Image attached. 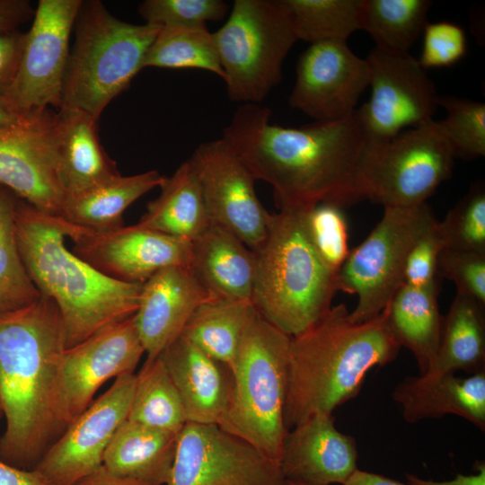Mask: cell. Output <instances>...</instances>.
<instances>
[{
  "label": "cell",
  "mask_w": 485,
  "mask_h": 485,
  "mask_svg": "<svg viewBox=\"0 0 485 485\" xmlns=\"http://www.w3.org/2000/svg\"><path fill=\"white\" fill-rule=\"evenodd\" d=\"M271 110L241 104L223 138L256 181L273 189L279 209L341 208L366 199L363 163L369 137L357 110L335 121L300 127L270 122Z\"/></svg>",
  "instance_id": "6da1fadb"
},
{
  "label": "cell",
  "mask_w": 485,
  "mask_h": 485,
  "mask_svg": "<svg viewBox=\"0 0 485 485\" xmlns=\"http://www.w3.org/2000/svg\"><path fill=\"white\" fill-rule=\"evenodd\" d=\"M66 348L53 299L0 313V402L6 428L0 460L32 470L61 435L57 417L60 364Z\"/></svg>",
  "instance_id": "7a4b0ae2"
},
{
  "label": "cell",
  "mask_w": 485,
  "mask_h": 485,
  "mask_svg": "<svg viewBox=\"0 0 485 485\" xmlns=\"http://www.w3.org/2000/svg\"><path fill=\"white\" fill-rule=\"evenodd\" d=\"M344 304L290 338L284 423L287 430L316 413L332 414L359 392L367 372L393 361L401 348L386 308L352 322Z\"/></svg>",
  "instance_id": "3957f363"
},
{
  "label": "cell",
  "mask_w": 485,
  "mask_h": 485,
  "mask_svg": "<svg viewBox=\"0 0 485 485\" xmlns=\"http://www.w3.org/2000/svg\"><path fill=\"white\" fill-rule=\"evenodd\" d=\"M72 225L18 201L16 241L25 270L40 295L61 313L66 348L134 315L143 284L112 279L65 245Z\"/></svg>",
  "instance_id": "277c9868"
},
{
  "label": "cell",
  "mask_w": 485,
  "mask_h": 485,
  "mask_svg": "<svg viewBox=\"0 0 485 485\" xmlns=\"http://www.w3.org/2000/svg\"><path fill=\"white\" fill-rule=\"evenodd\" d=\"M308 210L270 214L267 235L254 251L251 302L263 319L290 337L322 318L341 292L339 273L323 262L310 239Z\"/></svg>",
  "instance_id": "5b68a950"
},
{
  "label": "cell",
  "mask_w": 485,
  "mask_h": 485,
  "mask_svg": "<svg viewBox=\"0 0 485 485\" xmlns=\"http://www.w3.org/2000/svg\"><path fill=\"white\" fill-rule=\"evenodd\" d=\"M59 110H82L99 119L106 106L142 69L161 27L113 16L101 1H83L75 22Z\"/></svg>",
  "instance_id": "8992f818"
},
{
  "label": "cell",
  "mask_w": 485,
  "mask_h": 485,
  "mask_svg": "<svg viewBox=\"0 0 485 485\" xmlns=\"http://www.w3.org/2000/svg\"><path fill=\"white\" fill-rule=\"evenodd\" d=\"M290 338L257 313L242 335L231 366L230 403L218 424L278 465L287 432L284 406Z\"/></svg>",
  "instance_id": "52a82bcc"
},
{
  "label": "cell",
  "mask_w": 485,
  "mask_h": 485,
  "mask_svg": "<svg viewBox=\"0 0 485 485\" xmlns=\"http://www.w3.org/2000/svg\"><path fill=\"white\" fill-rule=\"evenodd\" d=\"M229 98L258 104L281 82L282 66L297 41L279 0H235L213 32Z\"/></svg>",
  "instance_id": "ba28073f"
},
{
  "label": "cell",
  "mask_w": 485,
  "mask_h": 485,
  "mask_svg": "<svg viewBox=\"0 0 485 485\" xmlns=\"http://www.w3.org/2000/svg\"><path fill=\"white\" fill-rule=\"evenodd\" d=\"M378 224L349 254L339 271L341 292L356 295L348 319L359 323L378 316L403 286L407 256L436 221L425 202L410 207H384Z\"/></svg>",
  "instance_id": "9c48e42d"
},
{
  "label": "cell",
  "mask_w": 485,
  "mask_h": 485,
  "mask_svg": "<svg viewBox=\"0 0 485 485\" xmlns=\"http://www.w3.org/2000/svg\"><path fill=\"white\" fill-rule=\"evenodd\" d=\"M454 159L434 119L386 140H369L363 163L366 199L384 207L425 203L450 178Z\"/></svg>",
  "instance_id": "30bf717a"
},
{
  "label": "cell",
  "mask_w": 485,
  "mask_h": 485,
  "mask_svg": "<svg viewBox=\"0 0 485 485\" xmlns=\"http://www.w3.org/2000/svg\"><path fill=\"white\" fill-rule=\"evenodd\" d=\"M82 0H40L25 40L18 73L3 99L26 117L62 104L69 40Z\"/></svg>",
  "instance_id": "8fae6325"
},
{
  "label": "cell",
  "mask_w": 485,
  "mask_h": 485,
  "mask_svg": "<svg viewBox=\"0 0 485 485\" xmlns=\"http://www.w3.org/2000/svg\"><path fill=\"white\" fill-rule=\"evenodd\" d=\"M366 60L371 95L357 111L370 140H386L433 119L438 94L418 59L375 46Z\"/></svg>",
  "instance_id": "7c38bea8"
},
{
  "label": "cell",
  "mask_w": 485,
  "mask_h": 485,
  "mask_svg": "<svg viewBox=\"0 0 485 485\" xmlns=\"http://www.w3.org/2000/svg\"><path fill=\"white\" fill-rule=\"evenodd\" d=\"M166 485H287L278 463L216 424L187 422Z\"/></svg>",
  "instance_id": "4fadbf2b"
},
{
  "label": "cell",
  "mask_w": 485,
  "mask_h": 485,
  "mask_svg": "<svg viewBox=\"0 0 485 485\" xmlns=\"http://www.w3.org/2000/svg\"><path fill=\"white\" fill-rule=\"evenodd\" d=\"M145 348L134 315L66 348L58 376L57 417L61 434L93 402L108 380L134 374Z\"/></svg>",
  "instance_id": "5bb4252c"
},
{
  "label": "cell",
  "mask_w": 485,
  "mask_h": 485,
  "mask_svg": "<svg viewBox=\"0 0 485 485\" xmlns=\"http://www.w3.org/2000/svg\"><path fill=\"white\" fill-rule=\"evenodd\" d=\"M189 161L199 180L211 224L256 251L267 235L271 213L260 201L248 167L223 137L200 144Z\"/></svg>",
  "instance_id": "9a60e30c"
},
{
  "label": "cell",
  "mask_w": 485,
  "mask_h": 485,
  "mask_svg": "<svg viewBox=\"0 0 485 485\" xmlns=\"http://www.w3.org/2000/svg\"><path fill=\"white\" fill-rule=\"evenodd\" d=\"M135 386V373L117 377L52 443L33 469L50 485H75L101 468L111 438L128 419Z\"/></svg>",
  "instance_id": "2e32d148"
},
{
  "label": "cell",
  "mask_w": 485,
  "mask_h": 485,
  "mask_svg": "<svg viewBox=\"0 0 485 485\" xmlns=\"http://www.w3.org/2000/svg\"><path fill=\"white\" fill-rule=\"evenodd\" d=\"M71 225L72 252L112 279L144 284L163 269L190 267L192 242L188 239L137 224L105 232Z\"/></svg>",
  "instance_id": "e0dca14e"
},
{
  "label": "cell",
  "mask_w": 485,
  "mask_h": 485,
  "mask_svg": "<svg viewBox=\"0 0 485 485\" xmlns=\"http://www.w3.org/2000/svg\"><path fill=\"white\" fill-rule=\"evenodd\" d=\"M56 114L47 110L0 128V185L36 209L61 217L66 195L57 168Z\"/></svg>",
  "instance_id": "ac0fdd59"
},
{
  "label": "cell",
  "mask_w": 485,
  "mask_h": 485,
  "mask_svg": "<svg viewBox=\"0 0 485 485\" xmlns=\"http://www.w3.org/2000/svg\"><path fill=\"white\" fill-rule=\"evenodd\" d=\"M366 58L357 56L347 41L311 44L300 56L289 105L315 121L350 116L370 84Z\"/></svg>",
  "instance_id": "d6986e66"
},
{
  "label": "cell",
  "mask_w": 485,
  "mask_h": 485,
  "mask_svg": "<svg viewBox=\"0 0 485 485\" xmlns=\"http://www.w3.org/2000/svg\"><path fill=\"white\" fill-rule=\"evenodd\" d=\"M354 436L340 432L332 414L316 413L287 430L279 467L286 481L343 483L357 469Z\"/></svg>",
  "instance_id": "ffe728a7"
},
{
  "label": "cell",
  "mask_w": 485,
  "mask_h": 485,
  "mask_svg": "<svg viewBox=\"0 0 485 485\" xmlns=\"http://www.w3.org/2000/svg\"><path fill=\"white\" fill-rule=\"evenodd\" d=\"M190 267L163 269L142 286L134 322L146 360L178 338L195 310L213 298Z\"/></svg>",
  "instance_id": "44dd1931"
},
{
  "label": "cell",
  "mask_w": 485,
  "mask_h": 485,
  "mask_svg": "<svg viewBox=\"0 0 485 485\" xmlns=\"http://www.w3.org/2000/svg\"><path fill=\"white\" fill-rule=\"evenodd\" d=\"M160 357L179 392L187 422L218 425L230 403L231 368L182 335Z\"/></svg>",
  "instance_id": "7402d4cb"
},
{
  "label": "cell",
  "mask_w": 485,
  "mask_h": 485,
  "mask_svg": "<svg viewBox=\"0 0 485 485\" xmlns=\"http://www.w3.org/2000/svg\"><path fill=\"white\" fill-rule=\"evenodd\" d=\"M392 397L408 423L454 414L485 430V370L466 377L455 373L408 376Z\"/></svg>",
  "instance_id": "603a6c76"
},
{
  "label": "cell",
  "mask_w": 485,
  "mask_h": 485,
  "mask_svg": "<svg viewBox=\"0 0 485 485\" xmlns=\"http://www.w3.org/2000/svg\"><path fill=\"white\" fill-rule=\"evenodd\" d=\"M55 144L57 174L66 199L120 174L100 142L98 119L82 110H59Z\"/></svg>",
  "instance_id": "cb8c5ba5"
},
{
  "label": "cell",
  "mask_w": 485,
  "mask_h": 485,
  "mask_svg": "<svg viewBox=\"0 0 485 485\" xmlns=\"http://www.w3.org/2000/svg\"><path fill=\"white\" fill-rule=\"evenodd\" d=\"M190 268L212 296L251 301L255 254L229 231L211 225L193 241Z\"/></svg>",
  "instance_id": "d4e9b609"
},
{
  "label": "cell",
  "mask_w": 485,
  "mask_h": 485,
  "mask_svg": "<svg viewBox=\"0 0 485 485\" xmlns=\"http://www.w3.org/2000/svg\"><path fill=\"white\" fill-rule=\"evenodd\" d=\"M179 432L126 420L103 456L110 473L148 485H166L172 469Z\"/></svg>",
  "instance_id": "484cf974"
},
{
  "label": "cell",
  "mask_w": 485,
  "mask_h": 485,
  "mask_svg": "<svg viewBox=\"0 0 485 485\" xmlns=\"http://www.w3.org/2000/svg\"><path fill=\"white\" fill-rule=\"evenodd\" d=\"M439 288L440 279L424 287L403 285L386 306L389 328L400 346L413 354L420 375L432 367L440 343Z\"/></svg>",
  "instance_id": "4316f807"
},
{
  "label": "cell",
  "mask_w": 485,
  "mask_h": 485,
  "mask_svg": "<svg viewBox=\"0 0 485 485\" xmlns=\"http://www.w3.org/2000/svg\"><path fill=\"white\" fill-rule=\"evenodd\" d=\"M159 188L160 195L147 204L138 225L193 242L212 225L199 180L189 160L165 177Z\"/></svg>",
  "instance_id": "83f0119b"
},
{
  "label": "cell",
  "mask_w": 485,
  "mask_h": 485,
  "mask_svg": "<svg viewBox=\"0 0 485 485\" xmlns=\"http://www.w3.org/2000/svg\"><path fill=\"white\" fill-rule=\"evenodd\" d=\"M164 176L151 170L121 174L89 190L66 199L61 217L77 226L105 232L123 226L124 211L137 198L160 187Z\"/></svg>",
  "instance_id": "f1b7e54d"
},
{
  "label": "cell",
  "mask_w": 485,
  "mask_h": 485,
  "mask_svg": "<svg viewBox=\"0 0 485 485\" xmlns=\"http://www.w3.org/2000/svg\"><path fill=\"white\" fill-rule=\"evenodd\" d=\"M485 305L456 294L444 315L440 343L428 375L485 370Z\"/></svg>",
  "instance_id": "f546056e"
},
{
  "label": "cell",
  "mask_w": 485,
  "mask_h": 485,
  "mask_svg": "<svg viewBox=\"0 0 485 485\" xmlns=\"http://www.w3.org/2000/svg\"><path fill=\"white\" fill-rule=\"evenodd\" d=\"M257 313L250 300L213 297L195 310L181 335L231 368L242 335Z\"/></svg>",
  "instance_id": "4dcf8cb0"
},
{
  "label": "cell",
  "mask_w": 485,
  "mask_h": 485,
  "mask_svg": "<svg viewBox=\"0 0 485 485\" xmlns=\"http://www.w3.org/2000/svg\"><path fill=\"white\" fill-rule=\"evenodd\" d=\"M429 0H361L360 30L376 47L409 52L423 33Z\"/></svg>",
  "instance_id": "1f68e13d"
},
{
  "label": "cell",
  "mask_w": 485,
  "mask_h": 485,
  "mask_svg": "<svg viewBox=\"0 0 485 485\" xmlns=\"http://www.w3.org/2000/svg\"><path fill=\"white\" fill-rule=\"evenodd\" d=\"M128 420L172 432H180L187 423L179 392L160 356L146 359L136 374Z\"/></svg>",
  "instance_id": "d6a6232c"
},
{
  "label": "cell",
  "mask_w": 485,
  "mask_h": 485,
  "mask_svg": "<svg viewBox=\"0 0 485 485\" xmlns=\"http://www.w3.org/2000/svg\"><path fill=\"white\" fill-rule=\"evenodd\" d=\"M297 40L347 41L360 30L361 0H279Z\"/></svg>",
  "instance_id": "836d02e7"
},
{
  "label": "cell",
  "mask_w": 485,
  "mask_h": 485,
  "mask_svg": "<svg viewBox=\"0 0 485 485\" xmlns=\"http://www.w3.org/2000/svg\"><path fill=\"white\" fill-rule=\"evenodd\" d=\"M202 69L223 80L213 32L205 27H162L145 57L143 67Z\"/></svg>",
  "instance_id": "e575fe53"
},
{
  "label": "cell",
  "mask_w": 485,
  "mask_h": 485,
  "mask_svg": "<svg viewBox=\"0 0 485 485\" xmlns=\"http://www.w3.org/2000/svg\"><path fill=\"white\" fill-rule=\"evenodd\" d=\"M0 185V313L36 301L40 294L22 264L16 241L18 200Z\"/></svg>",
  "instance_id": "d590c367"
},
{
  "label": "cell",
  "mask_w": 485,
  "mask_h": 485,
  "mask_svg": "<svg viewBox=\"0 0 485 485\" xmlns=\"http://www.w3.org/2000/svg\"><path fill=\"white\" fill-rule=\"evenodd\" d=\"M437 106L446 110L437 124L455 158L473 160L485 155V104L467 98L438 95Z\"/></svg>",
  "instance_id": "8d00e7d4"
},
{
  "label": "cell",
  "mask_w": 485,
  "mask_h": 485,
  "mask_svg": "<svg viewBox=\"0 0 485 485\" xmlns=\"http://www.w3.org/2000/svg\"><path fill=\"white\" fill-rule=\"evenodd\" d=\"M438 228L445 248L485 253L484 184H473L438 222Z\"/></svg>",
  "instance_id": "74e56055"
},
{
  "label": "cell",
  "mask_w": 485,
  "mask_h": 485,
  "mask_svg": "<svg viewBox=\"0 0 485 485\" xmlns=\"http://www.w3.org/2000/svg\"><path fill=\"white\" fill-rule=\"evenodd\" d=\"M305 222L317 253L330 269L339 273L350 251L342 208L328 203L316 205L307 211Z\"/></svg>",
  "instance_id": "f35d334b"
},
{
  "label": "cell",
  "mask_w": 485,
  "mask_h": 485,
  "mask_svg": "<svg viewBox=\"0 0 485 485\" xmlns=\"http://www.w3.org/2000/svg\"><path fill=\"white\" fill-rule=\"evenodd\" d=\"M229 12L222 0H146L138 13L146 23L159 27H205L217 22Z\"/></svg>",
  "instance_id": "ab89813d"
},
{
  "label": "cell",
  "mask_w": 485,
  "mask_h": 485,
  "mask_svg": "<svg viewBox=\"0 0 485 485\" xmlns=\"http://www.w3.org/2000/svg\"><path fill=\"white\" fill-rule=\"evenodd\" d=\"M437 276L453 281L456 294L485 305V253L444 248L438 256Z\"/></svg>",
  "instance_id": "60d3db41"
},
{
  "label": "cell",
  "mask_w": 485,
  "mask_h": 485,
  "mask_svg": "<svg viewBox=\"0 0 485 485\" xmlns=\"http://www.w3.org/2000/svg\"><path fill=\"white\" fill-rule=\"evenodd\" d=\"M422 34L423 47L418 60L425 70L451 66L466 54V34L458 24L428 22Z\"/></svg>",
  "instance_id": "b9f144b4"
},
{
  "label": "cell",
  "mask_w": 485,
  "mask_h": 485,
  "mask_svg": "<svg viewBox=\"0 0 485 485\" xmlns=\"http://www.w3.org/2000/svg\"><path fill=\"white\" fill-rule=\"evenodd\" d=\"M444 248L436 220L410 249L405 262L403 285L424 287L440 279L437 260Z\"/></svg>",
  "instance_id": "7bdbcfd3"
},
{
  "label": "cell",
  "mask_w": 485,
  "mask_h": 485,
  "mask_svg": "<svg viewBox=\"0 0 485 485\" xmlns=\"http://www.w3.org/2000/svg\"><path fill=\"white\" fill-rule=\"evenodd\" d=\"M25 33L15 31L0 32V99L13 85L21 63Z\"/></svg>",
  "instance_id": "ee69618b"
},
{
  "label": "cell",
  "mask_w": 485,
  "mask_h": 485,
  "mask_svg": "<svg viewBox=\"0 0 485 485\" xmlns=\"http://www.w3.org/2000/svg\"><path fill=\"white\" fill-rule=\"evenodd\" d=\"M34 13L27 0H0V32L17 30L33 18Z\"/></svg>",
  "instance_id": "f6af8a7d"
},
{
  "label": "cell",
  "mask_w": 485,
  "mask_h": 485,
  "mask_svg": "<svg viewBox=\"0 0 485 485\" xmlns=\"http://www.w3.org/2000/svg\"><path fill=\"white\" fill-rule=\"evenodd\" d=\"M0 485L50 484L34 469H20L0 460Z\"/></svg>",
  "instance_id": "bcb514c9"
},
{
  "label": "cell",
  "mask_w": 485,
  "mask_h": 485,
  "mask_svg": "<svg viewBox=\"0 0 485 485\" xmlns=\"http://www.w3.org/2000/svg\"><path fill=\"white\" fill-rule=\"evenodd\" d=\"M474 466L477 470L476 473L469 475L458 473L450 481L424 480L411 473H406L405 478L409 485H485L484 461H477Z\"/></svg>",
  "instance_id": "7dc6e473"
},
{
  "label": "cell",
  "mask_w": 485,
  "mask_h": 485,
  "mask_svg": "<svg viewBox=\"0 0 485 485\" xmlns=\"http://www.w3.org/2000/svg\"><path fill=\"white\" fill-rule=\"evenodd\" d=\"M75 485H148L144 482L118 477L108 472L103 466L83 478Z\"/></svg>",
  "instance_id": "c3c4849f"
},
{
  "label": "cell",
  "mask_w": 485,
  "mask_h": 485,
  "mask_svg": "<svg viewBox=\"0 0 485 485\" xmlns=\"http://www.w3.org/2000/svg\"><path fill=\"white\" fill-rule=\"evenodd\" d=\"M343 485H409L384 475L359 470L350 475Z\"/></svg>",
  "instance_id": "681fc988"
},
{
  "label": "cell",
  "mask_w": 485,
  "mask_h": 485,
  "mask_svg": "<svg viewBox=\"0 0 485 485\" xmlns=\"http://www.w3.org/2000/svg\"><path fill=\"white\" fill-rule=\"evenodd\" d=\"M24 118L13 112L6 102L0 99V128L14 125Z\"/></svg>",
  "instance_id": "f907efd6"
},
{
  "label": "cell",
  "mask_w": 485,
  "mask_h": 485,
  "mask_svg": "<svg viewBox=\"0 0 485 485\" xmlns=\"http://www.w3.org/2000/svg\"><path fill=\"white\" fill-rule=\"evenodd\" d=\"M287 485H311L300 481H286Z\"/></svg>",
  "instance_id": "816d5d0a"
},
{
  "label": "cell",
  "mask_w": 485,
  "mask_h": 485,
  "mask_svg": "<svg viewBox=\"0 0 485 485\" xmlns=\"http://www.w3.org/2000/svg\"><path fill=\"white\" fill-rule=\"evenodd\" d=\"M2 416H4V411H3L2 405L0 402V419L2 418Z\"/></svg>",
  "instance_id": "f5cc1de1"
}]
</instances>
